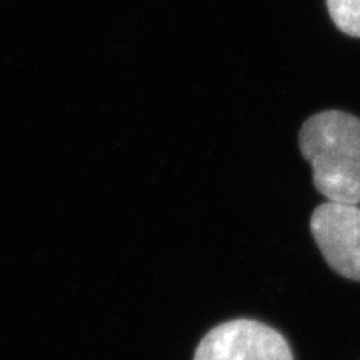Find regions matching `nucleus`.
Wrapping results in <instances>:
<instances>
[{"instance_id":"obj_1","label":"nucleus","mask_w":360,"mask_h":360,"mask_svg":"<svg viewBox=\"0 0 360 360\" xmlns=\"http://www.w3.org/2000/svg\"><path fill=\"white\" fill-rule=\"evenodd\" d=\"M314 184L328 202L360 204V120L342 110L310 117L299 135Z\"/></svg>"},{"instance_id":"obj_3","label":"nucleus","mask_w":360,"mask_h":360,"mask_svg":"<svg viewBox=\"0 0 360 360\" xmlns=\"http://www.w3.org/2000/svg\"><path fill=\"white\" fill-rule=\"evenodd\" d=\"M310 231L327 264L340 276L360 281V207L326 202L314 210Z\"/></svg>"},{"instance_id":"obj_2","label":"nucleus","mask_w":360,"mask_h":360,"mask_svg":"<svg viewBox=\"0 0 360 360\" xmlns=\"http://www.w3.org/2000/svg\"><path fill=\"white\" fill-rule=\"evenodd\" d=\"M193 360H294L276 328L240 319L220 323L204 337Z\"/></svg>"},{"instance_id":"obj_4","label":"nucleus","mask_w":360,"mask_h":360,"mask_svg":"<svg viewBox=\"0 0 360 360\" xmlns=\"http://www.w3.org/2000/svg\"><path fill=\"white\" fill-rule=\"evenodd\" d=\"M328 13L342 32L360 37V0H326Z\"/></svg>"}]
</instances>
